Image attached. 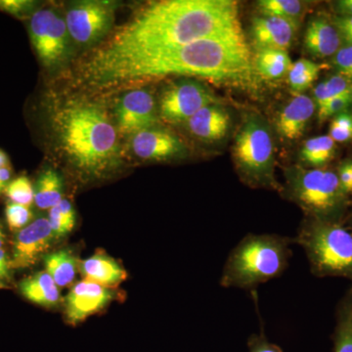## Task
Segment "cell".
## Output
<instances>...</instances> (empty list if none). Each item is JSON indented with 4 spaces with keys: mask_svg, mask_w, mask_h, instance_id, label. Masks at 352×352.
<instances>
[{
    "mask_svg": "<svg viewBox=\"0 0 352 352\" xmlns=\"http://www.w3.org/2000/svg\"><path fill=\"white\" fill-rule=\"evenodd\" d=\"M251 51L242 29L150 53L89 61L80 67V82L108 90L168 76H193L214 80H243L252 74Z\"/></svg>",
    "mask_w": 352,
    "mask_h": 352,
    "instance_id": "1",
    "label": "cell"
},
{
    "mask_svg": "<svg viewBox=\"0 0 352 352\" xmlns=\"http://www.w3.org/2000/svg\"><path fill=\"white\" fill-rule=\"evenodd\" d=\"M242 29L233 0H163L150 3L87 60L150 54Z\"/></svg>",
    "mask_w": 352,
    "mask_h": 352,
    "instance_id": "2",
    "label": "cell"
},
{
    "mask_svg": "<svg viewBox=\"0 0 352 352\" xmlns=\"http://www.w3.org/2000/svg\"><path fill=\"white\" fill-rule=\"evenodd\" d=\"M58 142L69 163L87 177H101L120 164L117 131L97 104L69 102L55 115Z\"/></svg>",
    "mask_w": 352,
    "mask_h": 352,
    "instance_id": "3",
    "label": "cell"
},
{
    "mask_svg": "<svg viewBox=\"0 0 352 352\" xmlns=\"http://www.w3.org/2000/svg\"><path fill=\"white\" fill-rule=\"evenodd\" d=\"M293 243L278 234H248L229 254L220 286L254 291L281 276L293 256Z\"/></svg>",
    "mask_w": 352,
    "mask_h": 352,
    "instance_id": "4",
    "label": "cell"
},
{
    "mask_svg": "<svg viewBox=\"0 0 352 352\" xmlns=\"http://www.w3.org/2000/svg\"><path fill=\"white\" fill-rule=\"evenodd\" d=\"M294 243L305 251L314 276L352 281V230L344 223L307 217Z\"/></svg>",
    "mask_w": 352,
    "mask_h": 352,
    "instance_id": "5",
    "label": "cell"
},
{
    "mask_svg": "<svg viewBox=\"0 0 352 352\" xmlns=\"http://www.w3.org/2000/svg\"><path fill=\"white\" fill-rule=\"evenodd\" d=\"M286 178V195L302 208L307 219L344 223L349 196L336 171L293 168L287 171Z\"/></svg>",
    "mask_w": 352,
    "mask_h": 352,
    "instance_id": "6",
    "label": "cell"
},
{
    "mask_svg": "<svg viewBox=\"0 0 352 352\" xmlns=\"http://www.w3.org/2000/svg\"><path fill=\"white\" fill-rule=\"evenodd\" d=\"M234 157L241 177L251 186L278 188L274 176V143L263 120L251 118L234 142Z\"/></svg>",
    "mask_w": 352,
    "mask_h": 352,
    "instance_id": "7",
    "label": "cell"
},
{
    "mask_svg": "<svg viewBox=\"0 0 352 352\" xmlns=\"http://www.w3.org/2000/svg\"><path fill=\"white\" fill-rule=\"evenodd\" d=\"M30 38L39 61L45 68L55 69L69 54V36L66 21L52 9H38L30 18Z\"/></svg>",
    "mask_w": 352,
    "mask_h": 352,
    "instance_id": "8",
    "label": "cell"
},
{
    "mask_svg": "<svg viewBox=\"0 0 352 352\" xmlns=\"http://www.w3.org/2000/svg\"><path fill=\"white\" fill-rule=\"evenodd\" d=\"M65 21L72 39L80 45H92L112 28L113 7L107 2H78L69 7Z\"/></svg>",
    "mask_w": 352,
    "mask_h": 352,
    "instance_id": "9",
    "label": "cell"
},
{
    "mask_svg": "<svg viewBox=\"0 0 352 352\" xmlns=\"http://www.w3.org/2000/svg\"><path fill=\"white\" fill-rule=\"evenodd\" d=\"M214 103V96L206 85L196 80H182L171 85L162 95L160 115L170 124L186 122L201 109Z\"/></svg>",
    "mask_w": 352,
    "mask_h": 352,
    "instance_id": "10",
    "label": "cell"
},
{
    "mask_svg": "<svg viewBox=\"0 0 352 352\" xmlns=\"http://www.w3.org/2000/svg\"><path fill=\"white\" fill-rule=\"evenodd\" d=\"M118 126L122 133L136 134L157 122L154 97L144 89H134L120 98L117 106Z\"/></svg>",
    "mask_w": 352,
    "mask_h": 352,
    "instance_id": "11",
    "label": "cell"
},
{
    "mask_svg": "<svg viewBox=\"0 0 352 352\" xmlns=\"http://www.w3.org/2000/svg\"><path fill=\"white\" fill-rule=\"evenodd\" d=\"M54 238L48 219L34 220L16 235L11 266L27 268L34 265L50 250Z\"/></svg>",
    "mask_w": 352,
    "mask_h": 352,
    "instance_id": "12",
    "label": "cell"
},
{
    "mask_svg": "<svg viewBox=\"0 0 352 352\" xmlns=\"http://www.w3.org/2000/svg\"><path fill=\"white\" fill-rule=\"evenodd\" d=\"M115 298L112 289L92 282H80L73 287L66 298L67 322L76 326L88 317L101 311Z\"/></svg>",
    "mask_w": 352,
    "mask_h": 352,
    "instance_id": "13",
    "label": "cell"
},
{
    "mask_svg": "<svg viewBox=\"0 0 352 352\" xmlns=\"http://www.w3.org/2000/svg\"><path fill=\"white\" fill-rule=\"evenodd\" d=\"M131 147L135 156L146 161H168L186 152L182 139L163 129H149L134 134Z\"/></svg>",
    "mask_w": 352,
    "mask_h": 352,
    "instance_id": "14",
    "label": "cell"
},
{
    "mask_svg": "<svg viewBox=\"0 0 352 352\" xmlns=\"http://www.w3.org/2000/svg\"><path fill=\"white\" fill-rule=\"evenodd\" d=\"M298 25L281 18L258 16L252 22V38L256 50H287L293 43Z\"/></svg>",
    "mask_w": 352,
    "mask_h": 352,
    "instance_id": "15",
    "label": "cell"
},
{
    "mask_svg": "<svg viewBox=\"0 0 352 352\" xmlns=\"http://www.w3.org/2000/svg\"><path fill=\"white\" fill-rule=\"evenodd\" d=\"M316 111L314 99L305 94L296 95L278 115V133L287 140L302 138Z\"/></svg>",
    "mask_w": 352,
    "mask_h": 352,
    "instance_id": "16",
    "label": "cell"
},
{
    "mask_svg": "<svg viewBox=\"0 0 352 352\" xmlns=\"http://www.w3.org/2000/svg\"><path fill=\"white\" fill-rule=\"evenodd\" d=\"M186 124L192 135L206 142H215L226 135L231 120L226 109L214 103L201 109Z\"/></svg>",
    "mask_w": 352,
    "mask_h": 352,
    "instance_id": "17",
    "label": "cell"
},
{
    "mask_svg": "<svg viewBox=\"0 0 352 352\" xmlns=\"http://www.w3.org/2000/svg\"><path fill=\"white\" fill-rule=\"evenodd\" d=\"M340 32L332 20L316 17L308 23L305 34V47L315 58L333 57L342 47Z\"/></svg>",
    "mask_w": 352,
    "mask_h": 352,
    "instance_id": "18",
    "label": "cell"
},
{
    "mask_svg": "<svg viewBox=\"0 0 352 352\" xmlns=\"http://www.w3.org/2000/svg\"><path fill=\"white\" fill-rule=\"evenodd\" d=\"M82 271L85 281L108 289L119 286L127 278L126 270L117 261L102 252L83 261Z\"/></svg>",
    "mask_w": 352,
    "mask_h": 352,
    "instance_id": "19",
    "label": "cell"
},
{
    "mask_svg": "<svg viewBox=\"0 0 352 352\" xmlns=\"http://www.w3.org/2000/svg\"><path fill=\"white\" fill-rule=\"evenodd\" d=\"M19 288L21 294L28 300L41 307H52L59 302V289L46 271L25 278L21 282Z\"/></svg>",
    "mask_w": 352,
    "mask_h": 352,
    "instance_id": "20",
    "label": "cell"
},
{
    "mask_svg": "<svg viewBox=\"0 0 352 352\" xmlns=\"http://www.w3.org/2000/svg\"><path fill=\"white\" fill-rule=\"evenodd\" d=\"M252 63L263 78L274 80L288 75L293 62L287 50L261 48L256 50Z\"/></svg>",
    "mask_w": 352,
    "mask_h": 352,
    "instance_id": "21",
    "label": "cell"
},
{
    "mask_svg": "<svg viewBox=\"0 0 352 352\" xmlns=\"http://www.w3.org/2000/svg\"><path fill=\"white\" fill-rule=\"evenodd\" d=\"M336 155V142L330 135L315 136L307 139L300 150L302 163L312 168H324L333 161Z\"/></svg>",
    "mask_w": 352,
    "mask_h": 352,
    "instance_id": "22",
    "label": "cell"
},
{
    "mask_svg": "<svg viewBox=\"0 0 352 352\" xmlns=\"http://www.w3.org/2000/svg\"><path fill=\"white\" fill-rule=\"evenodd\" d=\"M76 256L69 250H61L44 256L45 271L54 280L58 287H67L73 283L76 273Z\"/></svg>",
    "mask_w": 352,
    "mask_h": 352,
    "instance_id": "23",
    "label": "cell"
},
{
    "mask_svg": "<svg viewBox=\"0 0 352 352\" xmlns=\"http://www.w3.org/2000/svg\"><path fill=\"white\" fill-rule=\"evenodd\" d=\"M63 180L57 171L48 170L39 176L34 188V203L39 208L50 210L63 199Z\"/></svg>",
    "mask_w": 352,
    "mask_h": 352,
    "instance_id": "24",
    "label": "cell"
},
{
    "mask_svg": "<svg viewBox=\"0 0 352 352\" xmlns=\"http://www.w3.org/2000/svg\"><path fill=\"white\" fill-rule=\"evenodd\" d=\"M333 342V352H352V314L349 292L342 298L338 307Z\"/></svg>",
    "mask_w": 352,
    "mask_h": 352,
    "instance_id": "25",
    "label": "cell"
},
{
    "mask_svg": "<svg viewBox=\"0 0 352 352\" xmlns=\"http://www.w3.org/2000/svg\"><path fill=\"white\" fill-rule=\"evenodd\" d=\"M256 6L263 16L281 18L298 25L305 12V3L298 0H261Z\"/></svg>",
    "mask_w": 352,
    "mask_h": 352,
    "instance_id": "26",
    "label": "cell"
},
{
    "mask_svg": "<svg viewBox=\"0 0 352 352\" xmlns=\"http://www.w3.org/2000/svg\"><path fill=\"white\" fill-rule=\"evenodd\" d=\"M319 73L320 65L314 63L311 60H298L292 64L287 75L289 88L296 95L302 94L318 78Z\"/></svg>",
    "mask_w": 352,
    "mask_h": 352,
    "instance_id": "27",
    "label": "cell"
},
{
    "mask_svg": "<svg viewBox=\"0 0 352 352\" xmlns=\"http://www.w3.org/2000/svg\"><path fill=\"white\" fill-rule=\"evenodd\" d=\"M352 92V82L344 76L336 75L317 85L314 88V102L317 112L322 110L328 102L342 95Z\"/></svg>",
    "mask_w": 352,
    "mask_h": 352,
    "instance_id": "28",
    "label": "cell"
},
{
    "mask_svg": "<svg viewBox=\"0 0 352 352\" xmlns=\"http://www.w3.org/2000/svg\"><path fill=\"white\" fill-rule=\"evenodd\" d=\"M4 193L12 203L19 204L25 207L29 208L34 201V187L25 175H20L11 180Z\"/></svg>",
    "mask_w": 352,
    "mask_h": 352,
    "instance_id": "29",
    "label": "cell"
},
{
    "mask_svg": "<svg viewBox=\"0 0 352 352\" xmlns=\"http://www.w3.org/2000/svg\"><path fill=\"white\" fill-rule=\"evenodd\" d=\"M329 135L336 143H344L352 139V115L349 111L333 118Z\"/></svg>",
    "mask_w": 352,
    "mask_h": 352,
    "instance_id": "30",
    "label": "cell"
},
{
    "mask_svg": "<svg viewBox=\"0 0 352 352\" xmlns=\"http://www.w3.org/2000/svg\"><path fill=\"white\" fill-rule=\"evenodd\" d=\"M38 8V2L34 0H0V11L19 19L31 18Z\"/></svg>",
    "mask_w": 352,
    "mask_h": 352,
    "instance_id": "31",
    "label": "cell"
},
{
    "mask_svg": "<svg viewBox=\"0 0 352 352\" xmlns=\"http://www.w3.org/2000/svg\"><path fill=\"white\" fill-rule=\"evenodd\" d=\"M6 221L11 230H22L29 226L32 212L29 208L16 203H9L6 208Z\"/></svg>",
    "mask_w": 352,
    "mask_h": 352,
    "instance_id": "32",
    "label": "cell"
},
{
    "mask_svg": "<svg viewBox=\"0 0 352 352\" xmlns=\"http://www.w3.org/2000/svg\"><path fill=\"white\" fill-rule=\"evenodd\" d=\"M351 105L352 92L342 95V96L337 97V98H333V100L328 102L325 107L319 111V112H317L319 122L322 124V122H326L330 118H333L340 113L346 112L347 109L351 107Z\"/></svg>",
    "mask_w": 352,
    "mask_h": 352,
    "instance_id": "33",
    "label": "cell"
},
{
    "mask_svg": "<svg viewBox=\"0 0 352 352\" xmlns=\"http://www.w3.org/2000/svg\"><path fill=\"white\" fill-rule=\"evenodd\" d=\"M333 66L338 75L352 82V45H344L332 57Z\"/></svg>",
    "mask_w": 352,
    "mask_h": 352,
    "instance_id": "34",
    "label": "cell"
},
{
    "mask_svg": "<svg viewBox=\"0 0 352 352\" xmlns=\"http://www.w3.org/2000/svg\"><path fill=\"white\" fill-rule=\"evenodd\" d=\"M248 347L249 352H283L281 347L273 344L266 337L263 327H261V332L252 333L248 340Z\"/></svg>",
    "mask_w": 352,
    "mask_h": 352,
    "instance_id": "35",
    "label": "cell"
},
{
    "mask_svg": "<svg viewBox=\"0 0 352 352\" xmlns=\"http://www.w3.org/2000/svg\"><path fill=\"white\" fill-rule=\"evenodd\" d=\"M50 223L51 229H52L53 235L56 239L64 237L65 235L69 234L68 229H67L66 222H65L63 215L61 214L58 206H55L50 210Z\"/></svg>",
    "mask_w": 352,
    "mask_h": 352,
    "instance_id": "36",
    "label": "cell"
},
{
    "mask_svg": "<svg viewBox=\"0 0 352 352\" xmlns=\"http://www.w3.org/2000/svg\"><path fill=\"white\" fill-rule=\"evenodd\" d=\"M57 206L59 208L60 212H61V214L63 215L69 233L72 232V230H73L74 227L76 226V212L71 201L63 199Z\"/></svg>",
    "mask_w": 352,
    "mask_h": 352,
    "instance_id": "37",
    "label": "cell"
},
{
    "mask_svg": "<svg viewBox=\"0 0 352 352\" xmlns=\"http://www.w3.org/2000/svg\"><path fill=\"white\" fill-rule=\"evenodd\" d=\"M332 22L340 34L352 32V16H333Z\"/></svg>",
    "mask_w": 352,
    "mask_h": 352,
    "instance_id": "38",
    "label": "cell"
},
{
    "mask_svg": "<svg viewBox=\"0 0 352 352\" xmlns=\"http://www.w3.org/2000/svg\"><path fill=\"white\" fill-rule=\"evenodd\" d=\"M333 6L338 16H352V0H339Z\"/></svg>",
    "mask_w": 352,
    "mask_h": 352,
    "instance_id": "39",
    "label": "cell"
},
{
    "mask_svg": "<svg viewBox=\"0 0 352 352\" xmlns=\"http://www.w3.org/2000/svg\"><path fill=\"white\" fill-rule=\"evenodd\" d=\"M11 168L7 164L3 168H0V195L4 193L7 185L11 182Z\"/></svg>",
    "mask_w": 352,
    "mask_h": 352,
    "instance_id": "40",
    "label": "cell"
},
{
    "mask_svg": "<svg viewBox=\"0 0 352 352\" xmlns=\"http://www.w3.org/2000/svg\"><path fill=\"white\" fill-rule=\"evenodd\" d=\"M9 274H10V268H7L0 263V280L2 281L3 279H7L9 278Z\"/></svg>",
    "mask_w": 352,
    "mask_h": 352,
    "instance_id": "41",
    "label": "cell"
},
{
    "mask_svg": "<svg viewBox=\"0 0 352 352\" xmlns=\"http://www.w3.org/2000/svg\"><path fill=\"white\" fill-rule=\"evenodd\" d=\"M4 240H6V235H4L3 229H2L1 224H0V249H2V245L4 244Z\"/></svg>",
    "mask_w": 352,
    "mask_h": 352,
    "instance_id": "42",
    "label": "cell"
},
{
    "mask_svg": "<svg viewBox=\"0 0 352 352\" xmlns=\"http://www.w3.org/2000/svg\"><path fill=\"white\" fill-rule=\"evenodd\" d=\"M344 166H346L347 170L349 171V175H351V186H352V161H346L344 162ZM352 195V194H351Z\"/></svg>",
    "mask_w": 352,
    "mask_h": 352,
    "instance_id": "43",
    "label": "cell"
},
{
    "mask_svg": "<svg viewBox=\"0 0 352 352\" xmlns=\"http://www.w3.org/2000/svg\"><path fill=\"white\" fill-rule=\"evenodd\" d=\"M6 288V285L3 283V282L0 280V289Z\"/></svg>",
    "mask_w": 352,
    "mask_h": 352,
    "instance_id": "44",
    "label": "cell"
},
{
    "mask_svg": "<svg viewBox=\"0 0 352 352\" xmlns=\"http://www.w3.org/2000/svg\"><path fill=\"white\" fill-rule=\"evenodd\" d=\"M349 294H351V314H352V288L349 289Z\"/></svg>",
    "mask_w": 352,
    "mask_h": 352,
    "instance_id": "45",
    "label": "cell"
},
{
    "mask_svg": "<svg viewBox=\"0 0 352 352\" xmlns=\"http://www.w3.org/2000/svg\"><path fill=\"white\" fill-rule=\"evenodd\" d=\"M349 226V228H351L352 230V221L351 222V223H349V226Z\"/></svg>",
    "mask_w": 352,
    "mask_h": 352,
    "instance_id": "46",
    "label": "cell"
},
{
    "mask_svg": "<svg viewBox=\"0 0 352 352\" xmlns=\"http://www.w3.org/2000/svg\"><path fill=\"white\" fill-rule=\"evenodd\" d=\"M351 107H352V105H351ZM351 115H352V109H351Z\"/></svg>",
    "mask_w": 352,
    "mask_h": 352,
    "instance_id": "47",
    "label": "cell"
},
{
    "mask_svg": "<svg viewBox=\"0 0 352 352\" xmlns=\"http://www.w3.org/2000/svg\"></svg>",
    "mask_w": 352,
    "mask_h": 352,
    "instance_id": "48",
    "label": "cell"
}]
</instances>
